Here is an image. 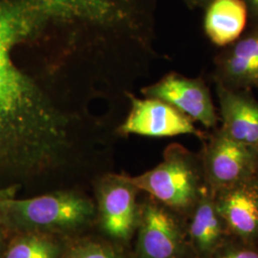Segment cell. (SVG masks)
<instances>
[{"instance_id":"15","label":"cell","mask_w":258,"mask_h":258,"mask_svg":"<svg viewBox=\"0 0 258 258\" xmlns=\"http://www.w3.org/2000/svg\"><path fill=\"white\" fill-rule=\"evenodd\" d=\"M63 258H132L131 249L105 239L95 231L68 240Z\"/></svg>"},{"instance_id":"1","label":"cell","mask_w":258,"mask_h":258,"mask_svg":"<svg viewBox=\"0 0 258 258\" xmlns=\"http://www.w3.org/2000/svg\"><path fill=\"white\" fill-rule=\"evenodd\" d=\"M40 13L34 1H0V191L26 197L73 185L89 159L69 120L15 63Z\"/></svg>"},{"instance_id":"11","label":"cell","mask_w":258,"mask_h":258,"mask_svg":"<svg viewBox=\"0 0 258 258\" xmlns=\"http://www.w3.org/2000/svg\"><path fill=\"white\" fill-rule=\"evenodd\" d=\"M213 196L231 236L258 244V184L254 177Z\"/></svg>"},{"instance_id":"14","label":"cell","mask_w":258,"mask_h":258,"mask_svg":"<svg viewBox=\"0 0 258 258\" xmlns=\"http://www.w3.org/2000/svg\"><path fill=\"white\" fill-rule=\"evenodd\" d=\"M68 240L40 232H13L1 258H63Z\"/></svg>"},{"instance_id":"6","label":"cell","mask_w":258,"mask_h":258,"mask_svg":"<svg viewBox=\"0 0 258 258\" xmlns=\"http://www.w3.org/2000/svg\"><path fill=\"white\" fill-rule=\"evenodd\" d=\"M202 141L199 155L207 183L212 194L253 178L258 166V151L228 137L219 126Z\"/></svg>"},{"instance_id":"20","label":"cell","mask_w":258,"mask_h":258,"mask_svg":"<svg viewBox=\"0 0 258 258\" xmlns=\"http://www.w3.org/2000/svg\"><path fill=\"white\" fill-rule=\"evenodd\" d=\"M211 1L212 0H184L185 4L191 9H196V8L204 9Z\"/></svg>"},{"instance_id":"13","label":"cell","mask_w":258,"mask_h":258,"mask_svg":"<svg viewBox=\"0 0 258 258\" xmlns=\"http://www.w3.org/2000/svg\"><path fill=\"white\" fill-rule=\"evenodd\" d=\"M206 36L216 46H228L249 25V12L244 0H212L204 8Z\"/></svg>"},{"instance_id":"8","label":"cell","mask_w":258,"mask_h":258,"mask_svg":"<svg viewBox=\"0 0 258 258\" xmlns=\"http://www.w3.org/2000/svg\"><path fill=\"white\" fill-rule=\"evenodd\" d=\"M146 98H155L169 103L194 121L209 129H216L219 116L210 88L202 78H186L171 72L159 82L141 90Z\"/></svg>"},{"instance_id":"10","label":"cell","mask_w":258,"mask_h":258,"mask_svg":"<svg viewBox=\"0 0 258 258\" xmlns=\"http://www.w3.org/2000/svg\"><path fill=\"white\" fill-rule=\"evenodd\" d=\"M215 83L219 102V128L230 138L258 151V101L251 90Z\"/></svg>"},{"instance_id":"19","label":"cell","mask_w":258,"mask_h":258,"mask_svg":"<svg viewBox=\"0 0 258 258\" xmlns=\"http://www.w3.org/2000/svg\"><path fill=\"white\" fill-rule=\"evenodd\" d=\"M11 234H12V232L7 229L0 231V258L2 257V255H3L4 249L6 248V245L9 241Z\"/></svg>"},{"instance_id":"16","label":"cell","mask_w":258,"mask_h":258,"mask_svg":"<svg viewBox=\"0 0 258 258\" xmlns=\"http://www.w3.org/2000/svg\"><path fill=\"white\" fill-rule=\"evenodd\" d=\"M206 258H258V244L230 236Z\"/></svg>"},{"instance_id":"18","label":"cell","mask_w":258,"mask_h":258,"mask_svg":"<svg viewBox=\"0 0 258 258\" xmlns=\"http://www.w3.org/2000/svg\"><path fill=\"white\" fill-rule=\"evenodd\" d=\"M249 12V24H258V0H244Z\"/></svg>"},{"instance_id":"17","label":"cell","mask_w":258,"mask_h":258,"mask_svg":"<svg viewBox=\"0 0 258 258\" xmlns=\"http://www.w3.org/2000/svg\"><path fill=\"white\" fill-rule=\"evenodd\" d=\"M18 194H19L18 189H15V188L0 191V231L4 230V229H7L6 228L5 210H4V199L8 196H18Z\"/></svg>"},{"instance_id":"9","label":"cell","mask_w":258,"mask_h":258,"mask_svg":"<svg viewBox=\"0 0 258 258\" xmlns=\"http://www.w3.org/2000/svg\"><path fill=\"white\" fill-rule=\"evenodd\" d=\"M213 63L214 83L233 89H258V24H249L234 42L216 55Z\"/></svg>"},{"instance_id":"2","label":"cell","mask_w":258,"mask_h":258,"mask_svg":"<svg viewBox=\"0 0 258 258\" xmlns=\"http://www.w3.org/2000/svg\"><path fill=\"white\" fill-rule=\"evenodd\" d=\"M6 228L72 239L95 231L96 207L83 187H68L28 197L4 199Z\"/></svg>"},{"instance_id":"5","label":"cell","mask_w":258,"mask_h":258,"mask_svg":"<svg viewBox=\"0 0 258 258\" xmlns=\"http://www.w3.org/2000/svg\"><path fill=\"white\" fill-rule=\"evenodd\" d=\"M131 257L196 258L188 237L187 219L145 192H141Z\"/></svg>"},{"instance_id":"3","label":"cell","mask_w":258,"mask_h":258,"mask_svg":"<svg viewBox=\"0 0 258 258\" xmlns=\"http://www.w3.org/2000/svg\"><path fill=\"white\" fill-rule=\"evenodd\" d=\"M131 180L142 192L188 219L204 195L211 191L199 153L180 144L164 151L163 161L154 168Z\"/></svg>"},{"instance_id":"12","label":"cell","mask_w":258,"mask_h":258,"mask_svg":"<svg viewBox=\"0 0 258 258\" xmlns=\"http://www.w3.org/2000/svg\"><path fill=\"white\" fill-rule=\"evenodd\" d=\"M187 232L196 258L208 257L231 236L212 191L204 195L187 219Z\"/></svg>"},{"instance_id":"7","label":"cell","mask_w":258,"mask_h":258,"mask_svg":"<svg viewBox=\"0 0 258 258\" xmlns=\"http://www.w3.org/2000/svg\"><path fill=\"white\" fill-rule=\"evenodd\" d=\"M131 109L118 128L120 135L135 134L152 138L194 135L202 140L207 135L196 128L194 121L169 103L155 98L138 99L128 94Z\"/></svg>"},{"instance_id":"4","label":"cell","mask_w":258,"mask_h":258,"mask_svg":"<svg viewBox=\"0 0 258 258\" xmlns=\"http://www.w3.org/2000/svg\"><path fill=\"white\" fill-rule=\"evenodd\" d=\"M141 192L131 176L110 171L97 176L91 184L96 207L94 231L131 249L138 226Z\"/></svg>"},{"instance_id":"21","label":"cell","mask_w":258,"mask_h":258,"mask_svg":"<svg viewBox=\"0 0 258 258\" xmlns=\"http://www.w3.org/2000/svg\"><path fill=\"white\" fill-rule=\"evenodd\" d=\"M254 180H255V182L258 184V166L257 168H256V171H255V174H254Z\"/></svg>"}]
</instances>
